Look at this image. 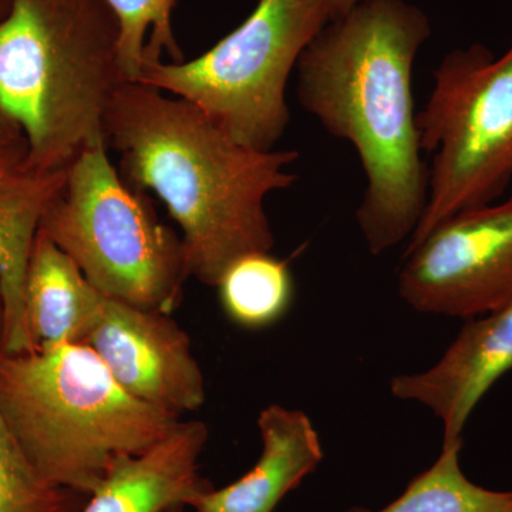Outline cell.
Masks as SVG:
<instances>
[{"mask_svg": "<svg viewBox=\"0 0 512 512\" xmlns=\"http://www.w3.org/2000/svg\"><path fill=\"white\" fill-rule=\"evenodd\" d=\"M430 36L426 13L406 0H360L320 30L296 66L303 109L359 156L366 187L356 220L373 255L412 238L426 210L413 69Z\"/></svg>", "mask_w": 512, "mask_h": 512, "instance_id": "1", "label": "cell"}, {"mask_svg": "<svg viewBox=\"0 0 512 512\" xmlns=\"http://www.w3.org/2000/svg\"><path fill=\"white\" fill-rule=\"evenodd\" d=\"M106 138L124 183L156 192L183 229L188 276L217 286L238 258L274 248L265 202L298 181L296 151L242 146L190 101L138 82L111 101Z\"/></svg>", "mask_w": 512, "mask_h": 512, "instance_id": "2", "label": "cell"}, {"mask_svg": "<svg viewBox=\"0 0 512 512\" xmlns=\"http://www.w3.org/2000/svg\"><path fill=\"white\" fill-rule=\"evenodd\" d=\"M106 0H12L0 22V106L28 141L26 167L64 173L107 147L111 101L128 83Z\"/></svg>", "mask_w": 512, "mask_h": 512, "instance_id": "3", "label": "cell"}, {"mask_svg": "<svg viewBox=\"0 0 512 512\" xmlns=\"http://www.w3.org/2000/svg\"><path fill=\"white\" fill-rule=\"evenodd\" d=\"M0 410L37 473L84 497L117 458L143 453L180 423L128 394L84 343L0 352Z\"/></svg>", "mask_w": 512, "mask_h": 512, "instance_id": "4", "label": "cell"}, {"mask_svg": "<svg viewBox=\"0 0 512 512\" xmlns=\"http://www.w3.org/2000/svg\"><path fill=\"white\" fill-rule=\"evenodd\" d=\"M40 229L107 298L171 315L188 278L183 239L161 224L146 192L133 190L107 147L86 151Z\"/></svg>", "mask_w": 512, "mask_h": 512, "instance_id": "5", "label": "cell"}, {"mask_svg": "<svg viewBox=\"0 0 512 512\" xmlns=\"http://www.w3.org/2000/svg\"><path fill=\"white\" fill-rule=\"evenodd\" d=\"M333 19L328 0H258L251 15L190 62L144 63L138 83L190 101L242 146L275 150L299 57Z\"/></svg>", "mask_w": 512, "mask_h": 512, "instance_id": "6", "label": "cell"}, {"mask_svg": "<svg viewBox=\"0 0 512 512\" xmlns=\"http://www.w3.org/2000/svg\"><path fill=\"white\" fill-rule=\"evenodd\" d=\"M417 128L431 156L429 195L407 249L448 218L494 204L512 184V45L501 56L483 45L444 56Z\"/></svg>", "mask_w": 512, "mask_h": 512, "instance_id": "7", "label": "cell"}, {"mask_svg": "<svg viewBox=\"0 0 512 512\" xmlns=\"http://www.w3.org/2000/svg\"><path fill=\"white\" fill-rule=\"evenodd\" d=\"M400 296L414 311L476 318L512 302V204H491L441 222L407 249Z\"/></svg>", "mask_w": 512, "mask_h": 512, "instance_id": "8", "label": "cell"}, {"mask_svg": "<svg viewBox=\"0 0 512 512\" xmlns=\"http://www.w3.org/2000/svg\"><path fill=\"white\" fill-rule=\"evenodd\" d=\"M84 345L140 402L178 417L205 403V379L191 340L170 315L107 298Z\"/></svg>", "mask_w": 512, "mask_h": 512, "instance_id": "9", "label": "cell"}, {"mask_svg": "<svg viewBox=\"0 0 512 512\" xmlns=\"http://www.w3.org/2000/svg\"><path fill=\"white\" fill-rule=\"evenodd\" d=\"M470 320L436 366L390 383L393 396L429 407L444 427L443 444L460 443L485 393L512 370V302Z\"/></svg>", "mask_w": 512, "mask_h": 512, "instance_id": "10", "label": "cell"}, {"mask_svg": "<svg viewBox=\"0 0 512 512\" xmlns=\"http://www.w3.org/2000/svg\"><path fill=\"white\" fill-rule=\"evenodd\" d=\"M208 441L202 421H180L140 454L114 461L79 512H168L191 504L210 485L200 476Z\"/></svg>", "mask_w": 512, "mask_h": 512, "instance_id": "11", "label": "cell"}, {"mask_svg": "<svg viewBox=\"0 0 512 512\" xmlns=\"http://www.w3.org/2000/svg\"><path fill=\"white\" fill-rule=\"evenodd\" d=\"M66 183V171L37 174L25 164L0 165V352H35L25 312L30 252L43 215Z\"/></svg>", "mask_w": 512, "mask_h": 512, "instance_id": "12", "label": "cell"}, {"mask_svg": "<svg viewBox=\"0 0 512 512\" xmlns=\"http://www.w3.org/2000/svg\"><path fill=\"white\" fill-rule=\"evenodd\" d=\"M262 453L235 483L202 493L195 512H274L289 491L316 470L323 458L318 431L301 410L271 404L259 414Z\"/></svg>", "mask_w": 512, "mask_h": 512, "instance_id": "13", "label": "cell"}, {"mask_svg": "<svg viewBox=\"0 0 512 512\" xmlns=\"http://www.w3.org/2000/svg\"><path fill=\"white\" fill-rule=\"evenodd\" d=\"M106 301L107 296L39 228L25 282L26 320L36 350L86 342Z\"/></svg>", "mask_w": 512, "mask_h": 512, "instance_id": "14", "label": "cell"}, {"mask_svg": "<svg viewBox=\"0 0 512 512\" xmlns=\"http://www.w3.org/2000/svg\"><path fill=\"white\" fill-rule=\"evenodd\" d=\"M232 322L261 329L278 322L291 306L295 284L288 262L271 252H254L228 266L217 285Z\"/></svg>", "mask_w": 512, "mask_h": 512, "instance_id": "15", "label": "cell"}, {"mask_svg": "<svg viewBox=\"0 0 512 512\" xmlns=\"http://www.w3.org/2000/svg\"><path fill=\"white\" fill-rule=\"evenodd\" d=\"M461 446L463 441L443 444L436 463L377 512H512V491L487 490L468 480L460 466Z\"/></svg>", "mask_w": 512, "mask_h": 512, "instance_id": "16", "label": "cell"}, {"mask_svg": "<svg viewBox=\"0 0 512 512\" xmlns=\"http://www.w3.org/2000/svg\"><path fill=\"white\" fill-rule=\"evenodd\" d=\"M120 25L119 55L128 82H138L143 64L167 53L171 63L184 62L174 36L173 12L177 0H106Z\"/></svg>", "mask_w": 512, "mask_h": 512, "instance_id": "17", "label": "cell"}, {"mask_svg": "<svg viewBox=\"0 0 512 512\" xmlns=\"http://www.w3.org/2000/svg\"><path fill=\"white\" fill-rule=\"evenodd\" d=\"M83 498L37 473L0 410V512H79Z\"/></svg>", "mask_w": 512, "mask_h": 512, "instance_id": "18", "label": "cell"}, {"mask_svg": "<svg viewBox=\"0 0 512 512\" xmlns=\"http://www.w3.org/2000/svg\"><path fill=\"white\" fill-rule=\"evenodd\" d=\"M28 160V141L22 127L0 106V165H20Z\"/></svg>", "mask_w": 512, "mask_h": 512, "instance_id": "19", "label": "cell"}, {"mask_svg": "<svg viewBox=\"0 0 512 512\" xmlns=\"http://www.w3.org/2000/svg\"><path fill=\"white\" fill-rule=\"evenodd\" d=\"M357 2H360V0H328L330 8H332L333 19L348 12Z\"/></svg>", "mask_w": 512, "mask_h": 512, "instance_id": "20", "label": "cell"}, {"mask_svg": "<svg viewBox=\"0 0 512 512\" xmlns=\"http://www.w3.org/2000/svg\"><path fill=\"white\" fill-rule=\"evenodd\" d=\"M12 8V0H0V22L8 16Z\"/></svg>", "mask_w": 512, "mask_h": 512, "instance_id": "21", "label": "cell"}, {"mask_svg": "<svg viewBox=\"0 0 512 512\" xmlns=\"http://www.w3.org/2000/svg\"><path fill=\"white\" fill-rule=\"evenodd\" d=\"M505 201L510 202V204H512V194L510 195V197H508V200Z\"/></svg>", "mask_w": 512, "mask_h": 512, "instance_id": "22", "label": "cell"}]
</instances>
